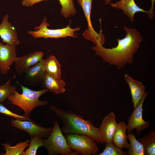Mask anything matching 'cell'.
Listing matches in <instances>:
<instances>
[{
    "mask_svg": "<svg viewBox=\"0 0 155 155\" xmlns=\"http://www.w3.org/2000/svg\"><path fill=\"white\" fill-rule=\"evenodd\" d=\"M142 144L144 155H155V132L154 130L150 131L145 136L139 139Z\"/></svg>",
    "mask_w": 155,
    "mask_h": 155,
    "instance_id": "ac0fdd59",
    "label": "cell"
},
{
    "mask_svg": "<svg viewBox=\"0 0 155 155\" xmlns=\"http://www.w3.org/2000/svg\"><path fill=\"white\" fill-rule=\"evenodd\" d=\"M117 124L116 116L113 112L104 117L99 128L100 138L103 143H108L112 142Z\"/></svg>",
    "mask_w": 155,
    "mask_h": 155,
    "instance_id": "30bf717a",
    "label": "cell"
},
{
    "mask_svg": "<svg viewBox=\"0 0 155 155\" xmlns=\"http://www.w3.org/2000/svg\"><path fill=\"white\" fill-rule=\"evenodd\" d=\"M16 46L0 42V71L3 74H7L16 57Z\"/></svg>",
    "mask_w": 155,
    "mask_h": 155,
    "instance_id": "8fae6325",
    "label": "cell"
},
{
    "mask_svg": "<svg viewBox=\"0 0 155 155\" xmlns=\"http://www.w3.org/2000/svg\"><path fill=\"white\" fill-rule=\"evenodd\" d=\"M77 1L82 8L88 23V29L85 31L89 35H95L97 32L94 29L90 20L92 0H77Z\"/></svg>",
    "mask_w": 155,
    "mask_h": 155,
    "instance_id": "ffe728a7",
    "label": "cell"
},
{
    "mask_svg": "<svg viewBox=\"0 0 155 155\" xmlns=\"http://www.w3.org/2000/svg\"><path fill=\"white\" fill-rule=\"evenodd\" d=\"M30 141L27 140L24 142L18 143L14 146H11L9 143H3L2 145L4 147V149L6 151L3 155H22L25 149L29 146Z\"/></svg>",
    "mask_w": 155,
    "mask_h": 155,
    "instance_id": "44dd1931",
    "label": "cell"
},
{
    "mask_svg": "<svg viewBox=\"0 0 155 155\" xmlns=\"http://www.w3.org/2000/svg\"><path fill=\"white\" fill-rule=\"evenodd\" d=\"M61 6L60 13L64 18H67L74 16L76 11L73 5V0H59Z\"/></svg>",
    "mask_w": 155,
    "mask_h": 155,
    "instance_id": "cb8c5ba5",
    "label": "cell"
},
{
    "mask_svg": "<svg viewBox=\"0 0 155 155\" xmlns=\"http://www.w3.org/2000/svg\"><path fill=\"white\" fill-rule=\"evenodd\" d=\"M16 83L21 86L22 93L19 94L16 90L7 98V103L18 106L25 112L24 115L29 118L30 113L36 107L47 105L48 102L41 101L39 98L42 94L49 92L46 89L35 91L21 85L17 81Z\"/></svg>",
    "mask_w": 155,
    "mask_h": 155,
    "instance_id": "3957f363",
    "label": "cell"
},
{
    "mask_svg": "<svg viewBox=\"0 0 155 155\" xmlns=\"http://www.w3.org/2000/svg\"><path fill=\"white\" fill-rule=\"evenodd\" d=\"M112 0H104V3L105 4L108 5L109 4Z\"/></svg>",
    "mask_w": 155,
    "mask_h": 155,
    "instance_id": "f546056e",
    "label": "cell"
},
{
    "mask_svg": "<svg viewBox=\"0 0 155 155\" xmlns=\"http://www.w3.org/2000/svg\"><path fill=\"white\" fill-rule=\"evenodd\" d=\"M127 125L124 121L119 122L117 124L112 142L118 147L127 149L129 143L127 141V135L126 132Z\"/></svg>",
    "mask_w": 155,
    "mask_h": 155,
    "instance_id": "e0dca14e",
    "label": "cell"
},
{
    "mask_svg": "<svg viewBox=\"0 0 155 155\" xmlns=\"http://www.w3.org/2000/svg\"><path fill=\"white\" fill-rule=\"evenodd\" d=\"M9 16L5 15L0 24V37L3 42L10 45L17 46L20 42L15 27L8 21Z\"/></svg>",
    "mask_w": 155,
    "mask_h": 155,
    "instance_id": "4fadbf2b",
    "label": "cell"
},
{
    "mask_svg": "<svg viewBox=\"0 0 155 155\" xmlns=\"http://www.w3.org/2000/svg\"><path fill=\"white\" fill-rule=\"evenodd\" d=\"M127 153L124 152L122 148L117 147L113 142L106 143L104 150L97 155H126Z\"/></svg>",
    "mask_w": 155,
    "mask_h": 155,
    "instance_id": "484cf974",
    "label": "cell"
},
{
    "mask_svg": "<svg viewBox=\"0 0 155 155\" xmlns=\"http://www.w3.org/2000/svg\"><path fill=\"white\" fill-rule=\"evenodd\" d=\"M111 6L116 9L122 10L125 15L128 16L131 22L134 20L135 14L138 12L148 14L149 11H146L139 7L134 0H120L115 3H111Z\"/></svg>",
    "mask_w": 155,
    "mask_h": 155,
    "instance_id": "5bb4252c",
    "label": "cell"
},
{
    "mask_svg": "<svg viewBox=\"0 0 155 155\" xmlns=\"http://www.w3.org/2000/svg\"><path fill=\"white\" fill-rule=\"evenodd\" d=\"M61 65L53 55L45 59V67L46 72L57 79L61 78Z\"/></svg>",
    "mask_w": 155,
    "mask_h": 155,
    "instance_id": "d6986e66",
    "label": "cell"
},
{
    "mask_svg": "<svg viewBox=\"0 0 155 155\" xmlns=\"http://www.w3.org/2000/svg\"><path fill=\"white\" fill-rule=\"evenodd\" d=\"M124 79L130 89L134 108L139 103L144 95L145 87L142 82L134 80L127 74L125 75Z\"/></svg>",
    "mask_w": 155,
    "mask_h": 155,
    "instance_id": "9a60e30c",
    "label": "cell"
},
{
    "mask_svg": "<svg viewBox=\"0 0 155 155\" xmlns=\"http://www.w3.org/2000/svg\"><path fill=\"white\" fill-rule=\"evenodd\" d=\"M50 108L61 120L63 133L84 134L90 137L97 143H103L100 138L99 128L95 127L90 120H85L80 115L55 106L51 105Z\"/></svg>",
    "mask_w": 155,
    "mask_h": 155,
    "instance_id": "7a4b0ae2",
    "label": "cell"
},
{
    "mask_svg": "<svg viewBox=\"0 0 155 155\" xmlns=\"http://www.w3.org/2000/svg\"><path fill=\"white\" fill-rule=\"evenodd\" d=\"M44 55L42 51H34L17 57L14 63L16 72L21 76L30 67L42 60Z\"/></svg>",
    "mask_w": 155,
    "mask_h": 155,
    "instance_id": "9c48e42d",
    "label": "cell"
},
{
    "mask_svg": "<svg viewBox=\"0 0 155 155\" xmlns=\"http://www.w3.org/2000/svg\"><path fill=\"white\" fill-rule=\"evenodd\" d=\"M44 0H23L22 4L23 6L26 7H31L35 4Z\"/></svg>",
    "mask_w": 155,
    "mask_h": 155,
    "instance_id": "83f0119b",
    "label": "cell"
},
{
    "mask_svg": "<svg viewBox=\"0 0 155 155\" xmlns=\"http://www.w3.org/2000/svg\"><path fill=\"white\" fill-rule=\"evenodd\" d=\"M44 88L57 94L64 93L66 84L61 78L57 79L46 72L42 82Z\"/></svg>",
    "mask_w": 155,
    "mask_h": 155,
    "instance_id": "2e32d148",
    "label": "cell"
},
{
    "mask_svg": "<svg viewBox=\"0 0 155 155\" xmlns=\"http://www.w3.org/2000/svg\"><path fill=\"white\" fill-rule=\"evenodd\" d=\"M126 32L125 37L122 39L117 38L118 44L115 47L107 48L99 43L91 48L95 55L110 65L117 66L118 69L123 68L127 63L131 64L133 56L139 48L143 39L140 33L135 28H128L125 26L123 28Z\"/></svg>",
    "mask_w": 155,
    "mask_h": 155,
    "instance_id": "6da1fadb",
    "label": "cell"
},
{
    "mask_svg": "<svg viewBox=\"0 0 155 155\" xmlns=\"http://www.w3.org/2000/svg\"><path fill=\"white\" fill-rule=\"evenodd\" d=\"M45 59H42L28 69L25 72L24 83L26 85L35 86L42 82L46 71Z\"/></svg>",
    "mask_w": 155,
    "mask_h": 155,
    "instance_id": "7c38bea8",
    "label": "cell"
},
{
    "mask_svg": "<svg viewBox=\"0 0 155 155\" xmlns=\"http://www.w3.org/2000/svg\"><path fill=\"white\" fill-rule=\"evenodd\" d=\"M151 7L150 9L148 11L149 13L148 14L150 19L151 20H152L154 15V13L153 11V10L154 9V5L155 0H151Z\"/></svg>",
    "mask_w": 155,
    "mask_h": 155,
    "instance_id": "f1b7e54d",
    "label": "cell"
},
{
    "mask_svg": "<svg viewBox=\"0 0 155 155\" xmlns=\"http://www.w3.org/2000/svg\"><path fill=\"white\" fill-rule=\"evenodd\" d=\"M127 135L130 142L128 147V154L144 155L143 146L142 144L136 139L134 134L131 133H128Z\"/></svg>",
    "mask_w": 155,
    "mask_h": 155,
    "instance_id": "7402d4cb",
    "label": "cell"
},
{
    "mask_svg": "<svg viewBox=\"0 0 155 155\" xmlns=\"http://www.w3.org/2000/svg\"><path fill=\"white\" fill-rule=\"evenodd\" d=\"M42 138L36 136L31 137L29 147L24 152L22 155H35L38 148L44 146Z\"/></svg>",
    "mask_w": 155,
    "mask_h": 155,
    "instance_id": "d4e9b609",
    "label": "cell"
},
{
    "mask_svg": "<svg viewBox=\"0 0 155 155\" xmlns=\"http://www.w3.org/2000/svg\"><path fill=\"white\" fill-rule=\"evenodd\" d=\"M69 148L78 154L95 155L99 150L95 141L84 134L68 133L65 136Z\"/></svg>",
    "mask_w": 155,
    "mask_h": 155,
    "instance_id": "5b68a950",
    "label": "cell"
},
{
    "mask_svg": "<svg viewBox=\"0 0 155 155\" xmlns=\"http://www.w3.org/2000/svg\"><path fill=\"white\" fill-rule=\"evenodd\" d=\"M16 78L14 75L9 80L4 84L0 86V102H3L14 92L16 90V86L11 84V81L12 79Z\"/></svg>",
    "mask_w": 155,
    "mask_h": 155,
    "instance_id": "603a6c76",
    "label": "cell"
},
{
    "mask_svg": "<svg viewBox=\"0 0 155 155\" xmlns=\"http://www.w3.org/2000/svg\"><path fill=\"white\" fill-rule=\"evenodd\" d=\"M0 113L6 115L11 116L22 120L32 121L29 118L26 117L24 115L21 116L14 113L8 109L3 104L0 102Z\"/></svg>",
    "mask_w": 155,
    "mask_h": 155,
    "instance_id": "4316f807",
    "label": "cell"
},
{
    "mask_svg": "<svg viewBox=\"0 0 155 155\" xmlns=\"http://www.w3.org/2000/svg\"><path fill=\"white\" fill-rule=\"evenodd\" d=\"M47 21V18L44 16L40 26L34 27L35 31H29L28 34L31 35L34 38H43L46 39H57L68 36L75 38L77 36L75 35V32L80 30V27L72 28L69 24L63 28L51 29L48 28L50 24Z\"/></svg>",
    "mask_w": 155,
    "mask_h": 155,
    "instance_id": "8992f818",
    "label": "cell"
},
{
    "mask_svg": "<svg viewBox=\"0 0 155 155\" xmlns=\"http://www.w3.org/2000/svg\"><path fill=\"white\" fill-rule=\"evenodd\" d=\"M149 94L148 92H145L139 103L134 108L132 113L128 117L127 125L128 133H131L132 130L135 129L137 135H138L142 130L149 127L150 123L145 121L143 118V105Z\"/></svg>",
    "mask_w": 155,
    "mask_h": 155,
    "instance_id": "52a82bcc",
    "label": "cell"
},
{
    "mask_svg": "<svg viewBox=\"0 0 155 155\" xmlns=\"http://www.w3.org/2000/svg\"><path fill=\"white\" fill-rule=\"evenodd\" d=\"M54 127L47 139H43L44 146L50 155H77L78 154L69 148L60 128L59 121L54 122Z\"/></svg>",
    "mask_w": 155,
    "mask_h": 155,
    "instance_id": "277c9868",
    "label": "cell"
},
{
    "mask_svg": "<svg viewBox=\"0 0 155 155\" xmlns=\"http://www.w3.org/2000/svg\"><path fill=\"white\" fill-rule=\"evenodd\" d=\"M12 127L27 132L31 137L37 136L42 138L48 137L50 134L53 128H45L36 124L33 121L12 119Z\"/></svg>",
    "mask_w": 155,
    "mask_h": 155,
    "instance_id": "ba28073f",
    "label": "cell"
}]
</instances>
